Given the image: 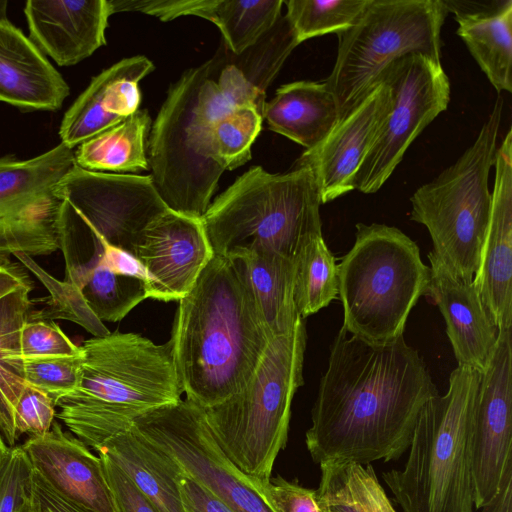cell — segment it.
<instances>
[{
    "mask_svg": "<svg viewBox=\"0 0 512 512\" xmlns=\"http://www.w3.org/2000/svg\"><path fill=\"white\" fill-rule=\"evenodd\" d=\"M285 15L299 43L351 27L369 0H288Z\"/></svg>",
    "mask_w": 512,
    "mask_h": 512,
    "instance_id": "cell-34",
    "label": "cell"
},
{
    "mask_svg": "<svg viewBox=\"0 0 512 512\" xmlns=\"http://www.w3.org/2000/svg\"><path fill=\"white\" fill-rule=\"evenodd\" d=\"M8 2L6 0L0 1V15L7 14Z\"/></svg>",
    "mask_w": 512,
    "mask_h": 512,
    "instance_id": "cell-55",
    "label": "cell"
},
{
    "mask_svg": "<svg viewBox=\"0 0 512 512\" xmlns=\"http://www.w3.org/2000/svg\"><path fill=\"white\" fill-rule=\"evenodd\" d=\"M215 0H108L111 15L118 12H142L162 21L194 15L206 19Z\"/></svg>",
    "mask_w": 512,
    "mask_h": 512,
    "instance_id": "cell-42",
    "label": "cell"
},
{
    "mask_svg": "<svg viewBox=\"0 0 512 512\" xmlns=\"http://www.w3.org/2000/svg\"><path fill=\"white\" fill-rule=\"evenodd\" d=\"M457 34L492 86L512 92V1L503 9L455 19Z\"/></svg>",
    "mask_w": 512,
    "mask_h": 512,
    "instance_id": "cell-28",
    "label": "cell"
},
{
    "mask_svg": "<svg viewBox=\"0 0 512 512\" xmlns=\"http://www.w3.org/2000/svg\"><path fill=\"white\" fill-rule=\"evenodd\" d=\"M19 512H34L31 502H30V496L29 498L24 502V504L19 509Z\"/></svg>",
    "mask_w": 512,
    "mask_h": 512,
    "instance_id": "cell-54",
    "label": "cell"
},
{
    "mask_svg": "<svg viewBox=\"0 0 512 512\" xmlns=\"http://www.w3.org/2000/svg\"><path fill=\"white\" fill-rule=\"evenodd\" d=\"M390 107L377 137L354 179L353 188L377 192L418 135L450 102V81L440 61L421 54L404 56L383 72Z\"/></svg>",
    "mask_w": 512,
    "mask_h": 512,
    "instance_id": "cell-13",
    "label": "cell"
},
{
    "mask_svg": "<svg viewBox=\"0 0 512 512\" xmlns=\"http://www.w3.org/2000/svg\"><path fill=\"white\" fill-rule=\"evenodd\" d=\"M283 4V0H215L206 19L219 28L228 50L240 55L275 26Z\"/></svg>",
    "mask_w": 512,
    "mask_h": 512,
    "instance_id": "cell-32",
    "label": "cell"
},
{
    "mask_svg": "<svg viewBox=\"0 0 512 512\" xmlns=\"http://www.w3.org/2000/svg\"><path fill=\"white\" fill-rule=\"evenodd\" d=\"M481 372L458 365L422 407L402 469L382 474L403 512H474L471 436Z\"/></svg>",
    "mask_w": 512,
    "mask_h": 512,
    "instance_id": "cell-4",
    "label": "cell"
},
{
    "mask_svg": "<svg viewBox=\"0 0 512 512\" xmlns=\"http://www.w3.org/2000/svg\"><path fill=\"white\" fill-rule=\"evenodd\" d=\"M294 304L306 317L328 306L338 296V268L322 234L312 237L294 258Z\"/></svg>",
    "mask_w": 512,
    "mask_h": 512,
    "instance_id": "cell-31",
    "label": "cell"
},
{
    "mask_svg": "<svg viewBox=\"0 0 512 512\" xmlns=\"http://www.w3.org/2000/svg\"><path fill=\"white\" fill-rule=\"evenodd\" d=\"M31 466L21 446L11 447L0 473V512H19L30 496Z\"/></svg>",
    "mask_w": 512,
    "mask_h": 512,
    "instance_id": "cell-40",
    "label": "cell"
},
{
    "mask_svg": "<svg viewBox=\"0 0 512 512\" xmlns=\"http://www.w3.org/2000/svg\"><path fill=\"white\" fill-rule=\"evenodd\" d=\"M427 296L438 306L458 365L484 372L499 329L485 309L473 281L463 280L432 252Z\"/></svg>",
    "mask_w": 512,
    "mask_h": 512,
    "instance_id": "cell-22",
    "label": "cell"
},
{
    "mask_svg": "<svg viewBox=\"0 0 512 512\" xmlns=\"http://www.w3.org/2000/svg\"><path fill=\"white\" fill-rule=\"evenodd\" d=\"M355 242L338 268L342 327L372 344L403 335L408 316L427 296L430 268L418 245L394 226L356 224Z\"/></svg>",
    "mask_w": 512,
    "mask_h": 512,
    "instance_id": "cell-8",
    "label": "cell"
},
{
    "mask_svg": "<svg viewBox=\"0 0 512 512\" xmlns=\"http://www.w3.org/2000/svg\"><path fill=\"white\" fill-rule=\"evenodd\" d=\"M21 448L32 470L62 498L92 512H118L100 457L58 422Z\"/></svg>",
    "mask_w": 512,
    "mask_h": 512,
    "instance_id": "cell-18",
    "label": "cell"
},
{
    "mask_svg": "<svg viewBox=\"0 0 512 512\" xmlns=\"http://www.w3.org/2000/svg\"><path fill=\"white\" fill-rule=\"evenodd\" d=\"M81 348L79 382L55 401V417L95 451L138 416L181 399L171 339L156 345L139 334L110 333Z\"/></svg>",
    "mask_w": 512,
    "mask_h": 512,
    "instance_id": "cell-3",
    "label": "cell"
},
{
    "mask_svg": "<svg viewBox=\"0 0 512 512\" xmlns=\"http://www.w3.org/2000/svg\"><path fill=\"white\" fill-rule=\"evenodd\" d=\"M263 114L251 106H237L213 122L210 143L214 160L233 170L247 163L251 146L261 131Z\"/></svg>",
    "mask_w": 512,
    "mask_h": 512,
    "instance_id": "cell-35",
    "label": "cell"
},
{
    "mask_svg": "<svg viewBox=\"0 0 512 512\" xmlns=\"http://www.w3.org/2000/svg\"><path fill=\"white\" fill-rule=\"evenodd\" d=\"M10 448L7 446L0 433V473L5 465Z\"/></svg>",
    "mask_w": 512,
    "mask_h": 512,
    "instance_id": "cell-53",
    "label": "cell"
},
{
    "mask_svg": "<svg viewBox=\"0 0 512 512\" xmlns=\"http://www.w3.org/2000/svg\"><path fill=\"white\" fill-rule=\"evenodd\" d=\"M437 394L424 360L403 335L372 344L341 327L311 411L307 449L318 464L398 459L422 407Z\"/></svg>",
    "mask_w": 512,
    "mask_h": 512,
    "instance_id": "cell-1",
    "label": "cell"
},
{
    "mask_svg": "<svg viewBox=\"0 0 512 512\" xmlns=\"http://www.w3.org/2000/svg\"><path fill=\"white\" fill-rule=\"evenodd\" d=\"M503 104L499 96L473 144L410 198V218L427 228L431 251L454 275L467 281H473L478 270L489 225L488 178L495 162Z\"/></svg>",
    "mask_w": 512,
    "mask_h": 512,
    "instance_id": "cell-9",
    "label": "cell"
},
{
    "mask_svg": "<svg viewBox=\"0 0 512 512\" xmlns=\"http://www.w3.org/2000/svg\"><path fill=\"white\" fill-rule=\"evenodd\" d=\"M321 204L308 166L276 174L253 166L209 205L201 222L215 255L269 251L294 259L322 234Z\"/></svg>",
    "mask_w": 512,
    "mask_h": 512,
    "instance_id": "cell-6",
    "label": "cell"
},
{
    "mask_svg": "<svg viewBox=\"0 0 512 512\" xmlns=\"http://www.w3.org/2000/svg\"><path fill=\"white\" fill-rule=\"evenodd\" d=\"M270 339L241 260L214 254L175 314L171 341L186 399L206 409L239 392Z\"/></svg>",
    "mask_w": 512,
    "mask_h": 512,
    "instance_id": "cell-2",
    "label": "cell"
},
{
    "mask_svg": "<svg viewBox=\"0 0 512 512\" xmlns=\"http://www.w3.org/2000/svg\"><path fill=\"white\" fill-rule=\"evenodd\" d=\"M299 44L286 17L281 16L256 44L242 54L234 55L235 61L232 63L254 88L265 93L287 57Z\"/></svg>",
    "mask_w": 512,
    "mask_h": 512,
    "instance_id": "cell-36",
    "label": "cell"
},
{
    "mask_svg": "<svg viewBox=\"0 0 512 512\" xmlns=\"http://www.w3.org/2000/svg\"><path fill=\"white\" fill-rule=\"evenodd\" d=\"M82 361L83 351L77 355L23 358L25 382L55 402L77 386Z\"/></svg>",
    "mask_w": 512,
    "mask_h": 512,
    "instance_id": "cell-37",
    "label": "cell"
},
{
    "mask_svg": "<svg viewBox=\"0 0 512 512\" xmlns=\"http://www.w3.org/2000/svg\"><path fill=\"white\" fill-rule=\"evenodd\" d=\"M86 262L66 266V280L76 284L93 313L103 321L123 319L147 298L146 283L112 272L99 257L98 248Z\"/></svg>",
    "mask_w": 512,
    "mask_h": 512,
    "instance_id": "cell-29",
    "label": "cell"
},
{
    "mask_svg": "<svg viewBox=\"0 0 512 512\" xmlns=\"http://www.w3.org/2000/svg\"><path fill=\"white\" fill-rule=\"evenodd\" d=\"M152 126L147 110L139 109L125 121L81 143L75 164L100 173L136 174L149 169L146 138Z\"/></svg>",
    "mask_w": 512,
    "mask_h": 512,
    "instance_id": "cell-27",
    "label": "cell"
},
{
    "mask_svg": "<svg viewBox=\"0 0 512 512\" xmlns=\"http://www.w3.org/2000/svg\"><path fill=\"white\" fill-rule=\"evenodd\" d=\"M118 512H160L107 456L98 454Z\"/></svg>",
    "mask_w": 512,
    "mask_h": 512,
    "instance_id": "cell-45",
    "label": "cell"
},
{
    "mask_svg": "<svg viewBox=\"0 0 512 512\" xmlns=\"http://www.w3.org/2000/svg\"><path fill=\"white\" fill-rule=\"evenodd\" d=\"M352 500L359 512H396L371 464L344 461Z\"/></svg>",
    "mask_w": 512,
    "mask_h": 512,
    "instance_id": "cell-41",
    "label": "cell"
},
{
    "mask_svg": "<svg viewBox=\"0 0 512 512\" xmlns=\"http://www.w3.org/2000/svg\"><path fill=\"white\" fill-rule=\"evenodd\" d=\"M96 452L113 461L160 512H184L180 480L185 472L132 428Z\"/></svg>",
    "mask_w": 512,
    "mask_h": 512,
    "instance_id": "cell-25",
    "label": "cell"
},
{
    "mask_svg": "<svg viewBox=\"0 0 512 512\" xmlns=\"http://www.w3.org/2000/svg\"><path fill=\"white\" fill-rule=\"evenodd\" d=\"M29 39L60 66L75 65L106 44L108 0H28Z\"/></svg>",
    "mask_w": 512,
    "mask_h": 512,
    "instance_id": "cell-21",
    "label": "cell"
},
{
    "mask_svg": "<svg viewBox=\"0 0 512 512\" xmlns=\"http://www.w3.org/2000/svg\"><path fill=\"white\" fill-rule=\"evenodd\" d=\"M92 246L98 248L99 257L102 263L112 272L137 278L145 283L147 274L142 263L130 252L108 244L103 240H89Z\"/></svg>",
    "mask_w": 512,
    "mask_h": 512,
    "instance_id": "cell-47",
    "label": "cell"
},
{
    "mask_svg": "<svg viewBox=\"0 0 512 512\" xmlns=\"http://www.w3.org/2000/svg\"><path fill=\"white\" fill-rule=\"evenodd\" d=\"M14 257L42 282L50 294L47 305L30 313L28 320H68L80 325L94 337L110 334L103 322L90 309L76 284L66 279L61 281L54 278L26 254L16 253Z\"/></svg>",
    "mask_w": 512,
    "mask_h": 512,
    "instance_id": "cell-33",
    "label": "cell"
},
{
    "mask_svg": "<svg viewBox=\"0 0 512 512\" xmlns=\"http://www.w3.org/2000/svg\"><path fill=\"white\" fill-rule=\"evenodd\" d=\"M22 358L77 355L82 352L54 322L27 320L20 335Z\"/></svg>",
    "mask_w": 512,
    "mask_h": 512,
    "instance_id": "cell-39",
    "label": "cell"
},
{
    "mask_svg": "<svg viewBox=\"0 0 512 512\" xmlns=\"http://www.w3.org/2000/svg\"><path fill=\"white\" fill-rule=\"evenodd\" d=\"M489 225L473 282L498 329L512 327V129L495 154Z\"/></svg>",
    "mask_w": 512,
    "mask_h": 512,
    "instance_id": "cell-19",
    "label": "cell"
},
{
    "mask_svg": "<svg viewBox=\"0 0 512 512\" xmlns=\"http://www.w3.org/2000/svg\"><path fill=\"white\" fill-rule=\"evenodd\" d=\"M390 90L380 83L342 119L328 137L304 153L294 166L314 173L321 203L353 191V179L388 114Z\"/></svg>",
    "mask_w": 512,
    "mask_h": 512,
    "instance_id": "cell-17",
    "label": "cell"
},
{
    "mask_svg": "<svg viewBox=\"0 0 512 512\" xmlns=\"http://www.w3.org/2000/svg\"><path fill=\"white\" fill-rule=\"evenodd\" d=\"M263 119L270 130L308 151L334 130L339 123V111L325 82L302 80L280 86L265 103Z\"/></svg>",
    "mask_w": 512,
    "mask_h": 512,
    "instance_id": "cell-24",
    "label": "cell"
},
{
    "mask_svg": "<svg viewBox=\"0 0 512 512\" xmlns=\"http://www.w3.org/2000/svg\"><path fill=\"white\" fill-rule=\"evenodd\" d=\"M56 195L62 233L130 253L148 224L169 209L150 175L92 172L76 164L57 184Z\"/></svg>",
    "mask_w": 512,
    "mask_h": 512,
    "instance_id": "cell-11",
    "label": "cell"
},
{
    "mask_svg": "<svg viewBox=\"0 0 512 512\" xmlns=\"http://www.w3.org/2000/svg\"><path fill=\"white\" fill-rule=\"evenodd\" d=\"M74 164L73 149L62 143L29 159L0 158V262L62 248L56 187Z\"/></svg>",
    "mask_w": 512,
    "mask_h": 512,
    "instance_id": "cell-12",
    "label": "cell"
},
{
    "mask_svg": "<svg viewBox=\"0 0 512 512\" xmlns=\"http://www.w3.org/2000/svg\"><path fill=\"white\" fill-rule=\"evenodd\" d=\"M480 510L481 512H512V470L506 474L499 491Z\"/></svg>",
    "mask_w": 512,
    "mask_h": 512,
    "instance_id": "cell-52",
    "label": "cell"
},
{
    "mask_svg": "<svg viewBox=\"0 0 512 512\" xmlns=\"http://www.w3.org/2000/svg\"><path fill=\"white\" fill-rule=\"evenodd\" d=\"M69 86L39 48L0 15V101L25 110L55 111Z\"/></svg>",
    "mask_w": 512,
    "mask_h": 512,
    "instance_id": "cell-23",
    "label": "cell"
},
{
    "mask_svg": "<svg viewBox=\"0 0 512 512\" xmlns=\"http://www.w3.org/2000/svg\"><path fill=\"white\" fill-rule=\"evenodd\" d=\"M256 485V484H255ZM275 512H323L316 500L315 490L280 475L264 485H256Z\"/></svg>",
    "mask_w": 512,
    "mask_h": 512,
    "instance_id": "cell-44",
    "label": "cell"
},
{
    "mask_svg": "<svg viewBox=\"0 0 512 512\" xmlns=\"http://www.w3.org/2000/svg\"><path fill=\"white\" fill-rule=\"evenodd\" d=\"M307 333L303 318L270 339L248 383L204 409L212 436L227 458L256 485L269 482L287 442L293 397L304 384Z\"/></svg>",
    "mask_w": 512,
    "mask_h": 512,
    "instance_id": "cell-7",
    "label": "cell"
},
{
    "mask_svg": "<svg viewBox=\"0 0 512 512\" xmlns=\"http://www.w3.org/2000/svg\"><path fill=\"white\" fill-rule=\"evenodd\" d=\"M442 0H369L348 29L338 33V52L326 79L339 122L380 83L394 61L421 54L441 62Z\"/></svg>",
    "mask_w": 512,
    "mask_h": 512,
    "instance_id": "cell-10",
    "label": "cell"
},
{
    "mask_svg": "<svg viewBox=\"0 0 512 512\" xmlns=\"http://www.w3.org/2000/svg\"><path fill=\"white\" fill-rule=\"evenodd\" d=\"M54 400L43 391L25 384L11 415L10 432L5 440L9 448L23 434L41 435L50 430L56 410Z\"/></svg>",
    "mask_w": 512,
    "mask_h": 512,
    "instance_id": "cell-38",
    "label": "cell"
},
{
    "mask_svg": "<svg viewBox=\"0 0 512 512\" xmlns=\"http://www.w3.org/2000/svg\"><path fill=\"white\" fill-rule=\"evenodd\" d=\"M131 428L233 512H275L252 478L223 453L210 432L203 408L180 399L143 413L134 419Z\"/></svg>",
    "mask_w": 512,
    "mask_h": 512,
    "instance_id": "cell-14",
    "label": "cell"
},
{
    "mask_svg": "<svg viewBox=\"0 0 512 512\" xmlns=\"http://www.w3.org/2000/svg\"><path fill=\"white\" fill-rule=\"evenodd\" d=\"M238 259L269 337L291 331L300 318L293 297L294 259L269 251L247 252Z\"/></svg>",
    "mask_w": 512,
    "mask_h": 512,
    "instance_id": "cell-26",
    "label": "cell"
},
{
    "mask_svg": "<svg viewBox=\"0 0 512 512\" xmlns=\"http://www.w3.org/2000/svg\"><path fill=\"white\" fill-rule=\"evenodd\" d=\"M32 284L22 285L0 298V433L7 439L13 407L26 382L20 335L28 320Z\"/></svg>",
    "mask_w": 512,
    "mask_h": 512,
    "instance_id": "cell-30",
    "label": "cell"
},
{
    "mask_svg": "<svg viewBox=\"0 0 512 512\" xmlns=\"http://www.w3.org/2000/svg\"><path fill=\"white\" fill-rule=\"evenodd\" d=\"M147 274V298L179 301L214 256L201 218L168 209L142 232L133 249Z\"/></svg>",
    "mask_w": 512,
    "mask_h": 512,
    "instance_id": "cell-16",
    "label": "cell"
},
{
    "mask_svg": "<svg viewBox=\"0 0 512 512\" xmlns=\"http://www.w3.org/2000/svg\"><path fill=\"white\" fill-rule=\"evenodd\" d=\"M184 512H233L205 486L184 474L180 480Z\"/></svg>",
    "mask_w": 512,
    "mask_h": 512,
    "instance_id": "cell-48",
    "label": "cell"
},
{
    "mask_svg": "<svg viewBox=\"0 0 512 512\" xmlns=\"http://www.w3.org/2000/svg\"><path fill=\"white\" fill-rule=\"evenodd\" d=\"M447 12L454 14L455 19L486 15L497 12L508 5L512 0H442Z\"/></svg>",
    "mask_w": 512,
    "mask_h": 512,
    "instance_id": "cell-50",
    "label": "cell"
},
{
    "mask_svg": "<svg viewBox=\"0 0 512 512\" xmlns=\"http://www.w3.org/2000/svg\"><path fill=\"white\" fill-rule=\"evenodd\" d=\"M512 470V337L499 329L495 349L481 373L471 436L473 504L480 509Z\"/></svg>",
    "mask_w": 512,
    "mask_h": 512,
    "instance_id": "cell-15",
    "label": "cell"
},
{
    "mask_svg": "<svg viewBox=\"0 0 512 512\" xmlns=\"http://www.w3.org/2000/svg\"><path fill=\"white\" fill-rule=\"evenodd\" d=\"M319 465L321 477L315 493L321 510L323 512H359L351 497L344 461H327Z\"/></svg>",
    "mask_w": 512,
    "mask_h": 512,
    "instance_id": "cell-43",
    "label": "cell"
},
{
    "mask_svg": "<svg viewBox=\"0 0 512 512\" xmlns=\"http://www.w3.org/2000/svg\"><path fill=\"white\" fill-rule=\"evenodd\" d=\"M27 284L32 282L21 265L10 261L0 262V298Z\"/></svg>",
    "mask_w": 512,
    "mask_h": 512,
    "instance_id": "cell-51",
    "label": "cell"
},
{
    "mask_svg": "<svg viewBox=\"0 0 512 512\" xmlns=\"http://www.w3.org/2000/svg\"><path fill=\"white\" fill-rule=\"evenodd\" d=\"M30 502L34 512H92L59 496L32 468Z\"/></svg>",
    "mask_w": 512,
    "mask_h": 512,
    "instance_id": "cell-49",
    "label": "cell"
},
{
    "mask_svg": "<svg viewBox=\"0 0 512 512\" xmlns=\"http://www.w3.org/2000/svg\"><path fill=\"white\" fill-rule=\"evenodd\" d=\"M216 83L230 108L251 106L263 114L266 94L254 88L233 63L222 66Z\"/></svg>",
    "mask_w": 512,
    "mask_h": 512,
    "instance_id": "cell-46",
    "label": "cell"
},
{
    "mask_svg": "<svg viewBox=\"0 0 512 512\" xmlns=\"http://www.w3.org/2000/svg\"><path fill=\"white\" fill-rule=\"evenodd\" d=\"M224 57L186 70L173 83L152 123L148 164L154 186L166 206L201 218L225 171L213 158L210 130L230 108L215 73Z\"/></svg>",
    "mask_w": 512,
    "mask_h": 512,
    "instance_id": "cell-5",
    "label": "cell"
},
{
    "mask_svg": "<svg viewBox=\"0 0 512 512\" xmlns=\"http://www.w3.org/2000/svg\"><path fill=\"white\" fill-rule=\"evenodd\" d=\"M145 56L122 59L95 76L63 116L59 136L70 149L125 121L140 108V81L154 70Z\"/></svg>",
    "mask_w": 512,
    "mask_h": 512,
    "instance_id": "cell-20",
    "label": "cell"
}]
</instances>
